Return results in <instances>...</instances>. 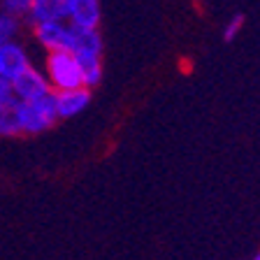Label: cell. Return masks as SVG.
<instances>
[{"label": "cell", "mask_w": 260, "mask_h": 260, "mask_svg": "<svg viewBox=\"0 0 260 260\" xmlns=\"http://www.w3.org/2000/svg\"><path fill=\"white\" fill-rule=\"evenodd\" d=\"M63 19L77 28H98L103 19L100 0H63Z\"/></svg>", "instance_id": "cell-5"}, {"label": "cell", "mask_w": 260, "mask_h": 260, "mask_svg": "<svg viewBox=\"0 0 260 260\" xmlns=\"http://www.w3.org/2000/svg\"><path fill=\"white\" fill-rule=\"evenodd\" d=\"M242 28H244V14H235L233 19L225 23V28H223V40H225V42H235V40L239 38Z\"/></svg>", "instance_id": "cell-14"}, {"label": "cell", "mask_w": 260, "mask_h": 260, "mask_svg": "<svg viewBox=\"0 0 260 260\" xmlns=\"http://www.w3.org/2000/svg\"><path fill=\"white\" fill-rule=\"evenodd\" d=\"M28 65H32L30 56L19 40H12V42H5L0 47V75H5L7 79H14Z\"/></svg>", "instance_id": "cell-8"}, {"label": "cell", "mask_w": 260, "mask_h": 260, "mask_svg": "<svg viewBox=\"0 0 260 260\" xmlns=\"http://www.w3.org/2000/svg\"><path fill=\"white\" fill-rule=\"evenodd\" d=\"M14 114L21 135H40V133L49 130L58 121L54 91L42 98H32V100H16L14 98Z\"/></svg>", "instance_id": "cell-1"}, {"label": "cell", "mask_w": 260, "mask_h": 260, "mask_svg": "<svg viewBox=\"0 0 260 260\" xmlns=\"http://www.w3.org/2000/svg\"><path fill=\"white\" fill-rule=\"evenodd\" d=\"M255 260H260V251H258V253H255Z\"/></svg>", "instance_id": "cell-16"}, {"label": "cell", "mask_w": 260, "mask_h": 260, "mask_svg": "<svg viewBox=\"0 0 260 260\" xmlns=\"http://www.w3.org/2000/svg\"><path fill=\"white\" fill-rule=\"evenodd\" d=\"M44 75H47V79H49V84H51L54 91L84 86L81 63L72 51H68V49L47 51V58H44Z\"/></svg>", "instance_id": "cell-2"}, {"label": "cell", "mask_w": 260, "mask_h": 260, "mask_svg": "<svg viewBox=\"0 0 260 260\" xmlns=\"http://www.w3.org/2000/svg\"><path fill=\"white\" fill-rule=\"evenodd\" d=\"M54 103L58 119H72L79 116L91 103V88L88 86H75V88H60L54 91Z\"/></svg>", "instance_id": "cell-6"}, {"label": "cell", "mask_w": 260, "mask_h": 260, "mask_svg": "<svg viewBox=\"0 0 260 260\" xmlns=\"http://www.w3.org/2000/svg\"><path fill=\"white\" fill-rule=\"evenodd\" d=\"M58 19H63V0H30L23 16V21L30 28L47 21H58Z\"/></svg>", "instance_id": "cell-9"}, {"label": "cell", "mask_w": 260, "mask_h": 260, "mask_svg": "<svg viewBox=\"0 0 260 260\" xmlns=\"http://www.w3.org/2000/svg\"><path fill=\"white\" fill-rule=\"evenodd\" d=\"M32 35H35V42H38L44 51H60V49H68V51H70L72 23H68L65 19L40 23V26H32Z\"/></svg>", "instance_id": "cell-3"}, {"label": "cell", "mask_w": 260, "mask_h": 260, "mask_svg": "<svg viewBox=\"0 0 260 260\" xmlns=\"http://www.w3.org/2000/svg\"><path fill=\"white\" fill-rule=\"evenodd\" d=\"M14 103V91H12V79L5 75H0V107Z\"/></svg>", "instance_id": "cell-15"}, {"label": "cell", "mask_w": 260, "mask_h": 260, "mask_svg": "<svg viewBox=\"0 0 260 260\" xmlns=\"http://www.w3.org/2000/svg\"><path fill=\"white\" fill-rule=\"evenodd\" d=\"M81 63V72H84V86L93 88L100 84L103 79V58H88V60H79Z\"/></svg>", "instance_id": "cell-12"}, {"label": "cell", "mask_w": 260, "mask_h": 260, "mask_svg": "<svg viewBox=\"0 0 260 260\" xmlns=\"http://www.w3.org/2000/svg\"><path fill=\"white\" fill-rule=\"evenodd\" d=\"M19 32H21V19L0 10V47L12 40H19Z\"/></svg>", "instance_id": "cell-10"}, {"label": "cell", "mask_w": 260, "mask_h": 260, "mask_svg": "<svg viewBox=\"0 0 260 260\" xmlns=\"http://www.w3.org/2000/svg\"><path fill=\"white\" fill-rule=\"evenodd\" d=\"M28 5H30V0H0V10L16 16V19H21V21L28 12Z\"/></svg>", "instance_id": "cell-13"}, {"label": "cell", "mask_w": 260, "mask_h": 260, "mask_svg": "<svg viewBox=\"0 0 260 260\" xmlns=\"http://www.w3.org/2000/svg\"><path fill=\"white\" fill-rule=\"evenodd\" d=\"M12 91H14V98L16 100H32V98H42L47 93H51V84H49L47 75L44 70H38V68H32L28 65L23 72L12 79Z\"/></svg>", "instance_id": "cell-4"}, {"label": "cell", "mask_w": 260, "mask_h": 260, "mask_svg": "<svg viewBox=\"0 0 260 260\" xmlns=\"http://www.w3.org/2000/svg\"><path fill=\"white\" fill-rule=\"evenodd\" d=\"M0 135L3 137L21 135V130H19V121H16V114H14V103L0 107Z\"/></svg>", "instance_id": "cell-11"}, {"label": "cell", "mask_w": 260, "mask_h": 260, "mask_svg": "<svg viewBox=\"0 0 260 260\" xmlns=\"http://www.w3.org/2000/svg\"><path fill=\"white\" fill-rule=\"evenodd\" d=\"M70 51L79 60L103 58V38H100L98 28H77V26H72Z\"/></svg>", "instance_id": "cell-7"}]
</instances>
